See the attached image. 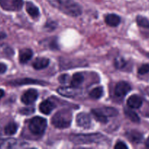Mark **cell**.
I'll return each instance as SVG.
<instances>
[{"label":"cell","instance_id":"12","mask_svg":"<svg viewBox=\"0 0 149 149\" xmlns=\"http://www.w3.org/2000/svg\"><path fill=\"white\" fill-rule=\"evenodd\" d=\"M55 105L53 102L49 100H46L42 101V103L39 105V110L44 114H49L52 111L55 109Z\"/></svg>","mask_w":149,"mask_h":149},{"label":"cell","instance_id":"31","mask_svg":"<svg viewBox=\"0 0 149 149\" xmlns=\"http://www.w3.org/2000/svg\"><path fill=\"white\" fill-rule=\"evenodd\" d=\"M7 71V65L0 63V74H4Z\"/></svg>","mask_w":149,"mask_h":149},{"label":"cell","instance_id":"14","mask_svg":"<svg viewBox=\"0 0 149 149\" xmlns=\"http://www.w3.org/2000/svg\"><path fill=\"white\" fill-rule=\"evenodd\" d=\"M33 56V52L30 49H23L19 53V61L20 63H26L30 61Z\"/></svg>","mask_w":149,"mask_h":149},{"label":"cell","instance_id":"28","mask_svg":"<svg viewBox=\"0 0 149 149\" xmlns=\"http://www.w3.org/2000/svg\"><path fill=\"white\" fill-rule=\"evenodd\" d=\"M34 111H35L34 108L29 107V108H23V109H21V110L20 111V112L22 113V114L29 115V114H31L32 113H33Z\"/></svg>","mask_w":149,"mask_h":149},{"label":"cell","instance_id":"21","mask_svg":"<svg viewBox=\"0 0 149 149\" xmlns=\"http://www.w3.org/2000/svg\"><path fill=\"white\" fill-rule=\"evenodd\" d=\"M125 115H126L128 119H130L132 122H135V123H139L140 122L139 116H138V114H137L135 111H133L130 110V109H125Z\"/></svg>","mask_w":149,"mask_h":149},{"label":"cell","instance_id":"11","mask_svg":"<svg viewBox=\"0 0 149 149\" xmlns=\"http://www.w3.org/2000/svg\"><path fill=\"white\" fill-rule=\"evenodd\" d=\"M127 137L130 142L133 143H140L143 140V135L142 133L137 130H130L128 131L126 133Z\"/></svg>","mask_w":149,"mask_h":149},{"label":"cell","instance_id":"6","mask_svg":"<svg viewBox=\"0 0 149 149\" xmlns=\"http://www.w3.org/2000/svg\"><path fill=\"white\" fill-rule=\"evenodd\" d=\"M57 92H58L61 95L64 96V97H75V96L80 94V93H81V90L75 87H59V88L58 89V90H57Z\"/></svg>","mask_w":149,"mask_h":149},{"label":"cell","instance_id":"8","mask_svg":"<svg viewBox=\"0 0 149 149\" xmlns=\"http://www.w3.org/2000/svg\"><path fill=\"white\" fill-rule=\"evenodd\" d=\"M131 90V87L126 81H119L115 87V95L117 97H124Z\"/></svg>","mask_w":149,"mask_h":149},{"label":"cell","instance_id":"10","mask_svg":"<svg viewBox=\"0 0 149 149\" xmlns=\"http://www.w3.org/2000/svg\"><path fill=\"white\" fill-rule=\"evenodd\" d=\"M77 124L80 127L87 129L91 125V118L86 113H80L77 116Z\"/></svg>","mask_w":149,"mask_h":149},{"label":"cell","instance_id":"17","mask_svg":"<svg viewBox=\"0 0 149 149\" xmlns=\"http://www.w3.org/2000/svg\"><path fill=\"white\" fill-rule=\"evenodd\" d=\"M26 11L33 18H36L39 15V9L32 2H27V4H26Z\"/></svg>","mask_w":149,"mask_h":149},{"label":"cell","instance_id":"25","mask_svg":"<svg viewBox=\"0 0 149 149\" xmlns=\"http://www.w3.org/2000/svg\"><path fill=\"white\" fill-rule=\"evenodd\" d=\"M136 21L139 26H141L143 28H146V29L149 28V21L146 17L138 15L136 18Z\"/></svg>","mask_w":149,"mask_h":149},{"label":"cell","instance_id":"1","mask_svg":"<svg viewBox=\"0 0 149 149\" xmlns=\"http://www.w3.org/2000/svg\"><path fill=\"white\" fill-rule=\"evenodd\" d=\"M47 1L67 15L77 17L82 13L81 6L74 0H47Z\"/></svg>","mask_w":149,"mask_h":149},{"label":"cell","instance_id":"20","mask_svg":"<svg viewBox=\"0 0 149 149\" xmlns=\"http://www.w3.org/2000/svg\"><path fill=\"white\" fill-rule=\"evenodd\" d=\"M17 130V125L15 122H10L4 127V133L7 135H13Z\"/></svg>","mask_w":149,"mask_h":149},{"label":"cell","instance_id":"7","mask_svg":"<svg viewBox=\"0 0 149 149\" xmlns=\"http://www.w3.org/2000/svg\"><path fill=\"white\" fill-rule=\"evenodd\" d=\"M38 97V92L34 89H30L23 94L21 101L26 105H30L36 101Z\"/></svg>","mask_w":149,"mask_h":149},{"label":"cell","instance_id":"24","mask_svg":"<svg viewBox=\"0 0 149 149\" xmlns=\"http://www.w3.org/2000/svg\"><path fill=\"white\" fill-rule=\"evenodd\" d=\"M103 94V89L102 87H96L93 89L90 93V96L93 99H99L102 97Z\"/></svg>","mask_w":149,"mask_h":149},{"label":"cell","instance_id":"22","mask_svg":"<svg viewBox=\"0 0 149 149\" xmlns=\"http://www.w3.org/2000/svg\"><path fill=\"white\" fill-rule=\"evenodd\" d=\"M99 109L106 116H116L119 113L116 109L112 107H104Z\"/></svg>","mask_w":149,"mask_h":149},{"label":"cell","instance_id":"15","mask_svg":"<svg viewBox=\"0 0 149 149\" xmlns=\"http://www.w3.org/2000/svg\"><path fill=\"white\" fill-rule=\"evenodd\" d=\"M105 21L109 26H112V27H116L120 23L121 18L119 16H118L116 14H109L106 16Z\"/></svg>","mask_w":149,"mask_h":149},{"label":"cell","instance_id":"30","mask_svg":"<svg viewBox=\"0 0 149 149\" xmlns=\"http://www.w3.org/2000/svg\"><path fill=\"white\" fill-rule=\"evenodd\" d=\"M68 79V75H62L61 77H59V81L60 82L62 83V84H65L66 83L67 79Z\"/></svg>","mask_w":149,"mask_h":149},{"label":"cell","instance_id":"18","mask_svg":"<svg viewBox=\"0 0 149 149\" xmlns=\"http://www.w3.org/2000/svg\"><path fill=\"white\" fill-rule=\"evenodd\" d=\"M84 81V76L81 73H77L74 74L72 79L71 81V84L72 87H77Z\"/></svg>","mask_w":149,"mask_h":149},{"label":"cell","instance_id":"2","mask_svg":"<svg viewBox=\"0 0 149 149\" xmlns=\"http://www.w3.org/2000/svg\"><path fill=\"white\" fill-rule=\"evenodd\" d=\"M69 139L71 142L77 145L81 144H93L103 142L106 137L100 133L94 134H72Z\"/></svg>","mask_w":149,"mask_h":149},{"label":"cell","instance_id":"26","mask_svg":"<svg viewBox=\"0 0 149 149\" xmlns=\"http://www.w3.org/2000/svg\"><path fill=\"white\" fill-rule=\"evenodd\" d=\"M114 64L116 68H118V69H122V68H123L126 65L127 61L123 58L118 57V58H116L115 59Z\"/></svg>","mask_w":149,"mask_h":149},{"label":"cell","instance_id":"33","mask_svg":"<svg viewBox=\"0 0 149 149\" xmlns=\"http://www.w3.org/2000/svg\"><path fill=\"white\" fill-rule=\"evenodd\" d=\"M4 90H0V99H1V97H3V96H4Z\"/></svg>","mask_w":149,"mask_h":149},{"label":"cell","instance_id":"34","mask_svg":"<svg viewBox=\"0 0 149 149\" xmlns=\"http://www.w3.org/2000/svg\"><path fill=\"white\" fill-rule=\"evenodd\" d=\"M146 146L148 148H149V137L148 138V139L146 140Z\"/></svg>","mask_w":149,"mask_h":149},{"label":"cell","instance_id":"13","mask_svg":"<svg viewBox=\"0 0 149 149\" xmlns=\"http://www.w3.org/2000/svg\"><path fill=\"white\" fill-rule=\"evenodd\" d=\"M127 103V106L131 109H139L142 106L143 101L140 96L133 95L128 98Z\"/></svg>","mask_w":149,"mask_h":149},{"label":"cell","instance_id":"23","mask_svg":"<svg viewBox=\"0 0 149 149\" xmlns=\"http://www.w3.org/2000/svg\"><path fill=\"white\" fill-rule=\"evenodd\" d=\"M17 141L13 138H10V139L5 140V141L1 142L0 148H14L16 145H17Z\"/></svg>","mask_w":149,"mask_h":149},{"label":"cell","instance_id":"4","mask_svg":"<svg viewBox=\"0 0 149 149\" xmlns=\"http://www.w3.org/2000/svg\"><path fill=\"white\" fill-rule=\"evenodd\" d=\"M29 128L31 132L36 135H41L47 128V120L42 117H33L29 122Z\"/></svg>","mask_w":149,"mask_h":149},{"label":"cell","instance_id":"29","mask_svg":"<svg viewBox=\"0 0 149 149\" xmlns=\"http://www.w3.org/2000/svg\"><path fill=\"white\" fill-rule=\"evenodd\" d=\"M127 146L124 142H118L114 146L115 149H127Z\"/></svg>","mask_w":149,"mask_h":149},{"label":"cell","instance_id":"5","mask_svg":"<svg viewBox=\"0 0 149 149\" xmlns=\"http://www.w3.org/2000/svg\"><path fill=\"white\" fill-rule=\"evenodd\" d=\"M23 4V0H0V7L7 11H19Z\"/></svg>","mask_w":149,"mask_h":149},{"label":"cell","instance_id":"32","mask_svg":"<svg viewBox=\"0 0 149 149\" xmlns=\"http://www.w3.org/2000/svg\"><path fill=\"white\" fill-rule=\"evenodd\" d=\"M5 37H6L5 33H3V32H0V40H1V39H4Z\"/></svg>","mask_w":149,"mask_h":149},{"label":"cell","instance_id":"16","mask_svg":"<svg viewBox=\"0 0 149 149\" xmlns=\"http://www.w3.org/2000/svg\"><path fill=\"white\" fill-rule=\"evenodd\" d=\"M49 61L46 58H38L35 60L33 66L35 69L41 70L47 68L49 65Z\"/></svg>","mask_w":149,"mask_h":149},{"label":"cell","instance_id":"19","mask_svg":"<svg viewBox=\"0 0 149 149\" xmlns=\"http://www.w3.org/2000/svg\"><path fill=\"white\" fill-rule=\"evenodd\" d=\"M92 113H93V116H95V118L98 122H101V123H107L108 122L107 116H105V115L100 111L99 109L92 110Z\"/></svg>","mask_w":149,"mask_h":149},{"label":"cell","instance_id":"27","mask_svg":"<svg viewBox=\"0 0 149 149\" xmlns=\"http://www.w3.org/2000/svg\"><path fill=\"white\" fill-rule=\"evenodd\" d=\"M149 72V65L148 64H144V65H141L138 69V74L141 75H143V74H147Z\"/></svg>","mask_w":149,"mask_h":149},{"label":"cell","instance_id":"3","mask_svg":"<svg viewBox=\"0 0 149 149\" xmlns=\"http://www.w3.org/2000/svg\"><path fill=\"white\" fill-rule=\"evenodd\" d=\"M72 121V113L68 109H63L57 112L52 118L51 123L55 127L59 129L69 127Z\"/></svg>","mask_w":149,"mask_h":149},{"label":"cell","instance_id":"9","mask_svg":"<svg viewBox=\"0 0 149 149\" xmlns=\"http://www.w3.org/2000/svg\"><path fill=\"white\" fill-rule=\"evenodd\" d=\"M9 84L12 86H21L23 84H40V85L45 86L47 84V82L44 81H39L37 79H16L14 81H12L8 82Z\"/></svg>","mask_w":149,"mask_h":149}]
</instances>
